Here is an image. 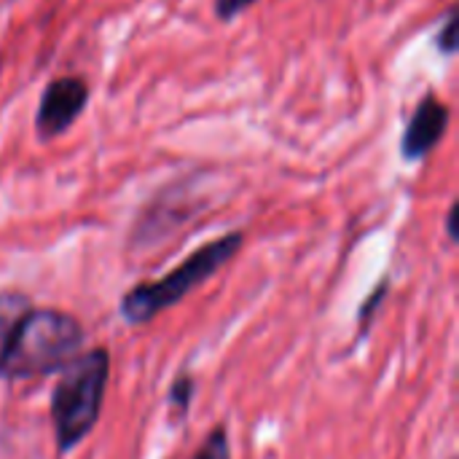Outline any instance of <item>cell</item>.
Listing matches in <instances>:
<instances>
[{"label": "cell", "instance_id": "6da1fadb", "mask_svg": "<svg viewBox=\"0 0 459 459\" xmlns=\"http://www.w3.org/2000/svg\"><path fill=\"white\" fill-rule=\"evenodd\" d=\"M81 344L83 328L73 315L38 309L19 290L0 293V377L35 379L62 371Z\"/></svg>", "mask_w": 459, "mask_h": 459}, {"label": "cell", "instance_id": "277c9868", "mask_svg": "<svg viewBox=\"0 0 459 459\" xmlns=\"http://www.w3.org/2000/svg\"><path fill=\"white\" fill-rule=\"evenodd\" d=\"M89 102V83L81 75H59L54 78L38 102L35 110V129L43 140L65 134L86 110Z\"/></svg>", "mask_w": 459, "mask_h": 459}, {"label": "cell", "instance_id": "8992f818", "mask_svg": "<svg viewBox=\"0 0 459 459\" xmlns=\"http://www.w3.org/2000/svg\"><path fill=\"white\" fill-rule=\"evenodd\" d=\"M194 459H231V444L226 436V428H215L207 441L196 449Z\"/></svg>", "mask_w": 459, "mask_h": 459}, {"label": "cell", "instance_id": "ba28073f", "mask_svg": "<svg viewBox=\"0 0 459 459\" xmlns=\"http://www.w3.org/2000/svg\"><path fill=\"white\" fill-rule=\"evenodd\" d=\"M191 395H194V379L186 377V374H180V377L172 382V387H169V403H172L175 409H180V414H186V409H188V403H191Z\"/></svg>", "mask_w": 459, "mask_h": 459}, {"label": "cell", "instance_id": "5b68a950", "mask_svg": "<svg viewBox=\"0 0 459 459\" xmlns=\"http://www.w3.org/2000/svg\"><path fill=\"white\" fill-rule=\"evenodd\" d=\"M449 108L436 94L422 97L417 110L411 113L403 137H401V156L406 161H422L433 153V148L444 140L449 126Z\"/></svg>", "mask_w": 459, "mask_h": 459}, {"label": "cell", "instance_id": "30bf717a", "mask_svg": "<svg viewBox=\"0 0 459 459\" xmlns=\"http://www.w3.org/2000/svg\"><path fill=\"white\" fill-rule=\"evenodd\" d=\"M457 202L449 207V215H446V231H449V237H452V242H457Z\"/></svg>", "mask_w": 459, "mask_h": 459}, {"label": "cell", "instance_id": "52a82bcc", "mask_svg": "<svg viewBox=\"0 0 459 459\" xmlns=\"http://www.w3.org/2000/svg\"><path fill=\"white\" fill-rule=\"evenodd\" d=\"M436 48L444 54V56H455L459 48V38H457V8H452L436 35Z\"/></svg>", "mask_w": 459, "mask_h": 459}, {"label": "cell", "instance_id": "7a4b0ae2", "mask_svg": "<svg viewBox=\"0 0 459 459\" xmlns=\"http://www.w3.org/2000/svg\"><path fill=\"white\" fill-rule=\"evenodd\" d=\"M110 379V355L105 347L75 355L65 368L51 395V422L56 449H75L97 425L105 387Z\"/></svg>", "mask_w": 459, "mask_h": 459}, {"label": "cell", "instance_id": "3957f363", "mask_svg": "<svg viewBox=\"0 0 459 459\" xmlns=\"http://www.w3.org/2000/svg\"><path fill=\"white\" fill-rule=\"evenodd\" d=\"M245 237L242 231H231L223 234L212 242H207L204 247H199L196 253H191L180 266H175L169 274H164L161 280L153 282H140L134 285L124 299H121V317L129 325H143L151 323L156 315H161L164 309L175 307L180 299H186L194 288H199L202 282H207L215 272H221L242 247Z\"/></svg>", "mask_w": 459, "mask_h": 459}, {"label": "cell", "instance_id": "9c48e42d", "mask_svg": "<svg viewBox=\"0 0 459 459\" xmlns=\"http://www.w3.org/2000/svg\"><path fill=\"white\" fill-rule=\"evenodd\" d=\"M258 0H215V16L218 22H234L242 11H247L250 5H255Z\"/></svg>", "mask_w": 459, "mask_h": 459}]
</instances>
